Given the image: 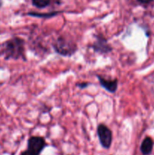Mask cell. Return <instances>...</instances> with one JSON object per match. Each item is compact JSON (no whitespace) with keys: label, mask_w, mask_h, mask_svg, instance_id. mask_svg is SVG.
<instances>
[{"label":"cell","mask_w":154,"mask_h":155,"mask_svg":"<svg viewBox=\"0 0 154 155\" xmlns=\"http://www.w3.org/2000/svg\"><path fill=\"white\" fill-rule=\"evenodd\" d=\"M2 53L5 59L26 60L25 42L19 37H14L4 42L2 46Z\"/></svg>","instance_id":"6da1fadb"},{"label":"cell","mask_w":154,"mask_h":155,"mask_svg":"<svg viewBox=\"0 0 154 155\" xmlns=\"http://www.w3.org/2000/svg\"><path fill=\"white\" fill-rule=\"evenodd\" d=\"M53 46L56 52L63 56L72 55L77 50V46L75 42L66 39L63 36L57 38Z\"/></svg>","instance_id":"7a4b0ae2"},{"label":"cell","mask_w":154,"mask_h":155,"mask_svg":"<svg viewBox=\"0 0 154 155\" xmlns=\"http://www.w3.org/2000/svg\"><path fill=\"white\" fill-rule=\"evenodd\" d=\"M97 133L101 146L105 149H109L113 142V133L111 130L105 124H101L98 125Z\"/></svg>","instance_id":"3957f363"},{"label":"cell","mask_w":154,"mask_h":155,"mask_svg":"<svg viewBox=\"0 0 154 155\" xmlns=\"http://www.w3.org/2000/svg\"><path fill=\"white\" fill-rule=\"evenodd\" d=\"M91 48L95 52L101 53V54H108L113 50L111 45L108 43L107 39L102 35L95 36V40L91 45Z\"/></svg>","instance_id":"277c9868"},{"label":"cell","mask_w":154,"mask_h":155,"mask_svg":"<svg viewBox=\"0 0 154 155\" xmlns=\"http://www.w3.org/2000/svg\"><path fill=\"white\" fill-rule=\"evenodd\" d=\"M45 139L42 136H31L28 140V149L33 154L39 155L46 147Z\"/></svg>","instance_id":"5b68a950"},{"label":"cell","mask_w":154,"mask_h":155,"mask_svg":"<svg viewBox=\"0 0 154 155\" xmlns=\"http://www.w3.org/2000/svg\"><path fill=\"white\" fill-rule=\"evenodd\" d=\"M98 77L99 83L101 86H102L104 89L108 91L110 93H114L117 90L118 88V80L117 79H114V80H107L104 79V77H101V76H97Z\"/></svg>","instance_id":"8992f818"},{"label":"cell","mask_w":154,"mask_h":155,"mask_svg":"<svg viewBox=\"0 0 154 155\" xmlns=\"http://www.w3.org/2000/svg\"><path fill=\"white\" fill-rule=\"evenodd\" d=\"M153 148V141L150 137H146L142 142L140 145V151L143 155L151 154Z\"/></svg>","instance_id":"52a82bcc"},{"label":"cell","mask_w":154,"mask_h":155,"mask_svg":"<svg viewBox=\"0 0 154 155\" xmlns=\"http://www.w3.org/2000/svg\"><path fill=\"white\" fill-rule=\"evenodd\" d=\"M33 5L36 6V8H42L46 6H48L50 4L51 0H32Z\"/></svg>","instance_id":"ba28073f"},{"label":"cell","mask_w":154,"mask_h":155,"mask_svg":"<svg viewBox=\"0 0 154 155\" xmlns=\"http://www.w3.org/2000/svg\"><path fill=\"white\" fill-rule=\"evenodd\" d=\"M59 12H51V13H48V14H38V13H29L28 15H32V16L35 17H39V18H51V17L54 16V15H57Z\"/></svg>","instance_id":"9c48e42d"},{"label":"cell","mask_w":154,"mask_h":155,"mask_svg":"<svg viewBox=\"0 0 154 155\" xmlns=\"http://www.w3.org/2000/svg\"><path fill=\"white\" fill-rule=\"evenodd\" d=\"M89 84L90 83H87V82H84V83H77L76 86H78L79 88H80V89H85V88H87L88 86H89Z\"/></svg>","instance_id":"30bf717a"},{"label":"cell","mask_w":154,"mask_h":155,"mask_svg":"<svg viewBox=\"0 0 154 155\" xmlns=\"http://www.w3.org/2000/svg\"><path fill=\"white\" fill-rule=\"evenodd\" d=\"M21 155H36V154H33V153H32L31 151H30L29 150H27V151H23V152L21 154Z\"/></svg>","instance_id":"8fae6325"},{"label":"cell","mask_w":154,"mask_h":155,"mask_svg":"<svg viewBox=\"0 0 154 155\" xmlns=\"http://www.w3.org/2000/svg\"><path fill=\"white\" fill-rule=\"evenodd\" d=\"M138 1L142 3H147V2H151L152 0H138Z\"/></svg>","instance_id":"7c38bea8"}]
</instances>
